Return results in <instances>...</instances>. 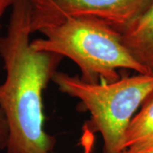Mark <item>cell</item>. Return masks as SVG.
<instances>
[{
	"label": "cell",
	"mask_w": 153,
	"mask_h": 153,
	"mask_svg": "<svg viewBox=\"0 0 153 153\" xmlns=\"http://www.w3.org/2000/svg\"><path fill=\"white\" fill-rule=\"evenodd\" d=\"M32 31L44 36L31 41L33 49L69 58L78 66L85 82H115L121 77L119 69L148 73L123 44L120 33L96 18L32 9Z\"/></svg>",
	"instance_id": "cell-2"
},
{
	"label": "cell",
	"mask_w": 153,
	"mask_h": 153,
	"mask_svg": "<svg viewBox=\"0 0 153 153\" xmlns=\"http://www.w3.org/2000/svg\"><path fill=\"white\" fill-rule=\"evenodd\" d=\"M15 0H0V29L2 27V23H1V20L2 17L4 15L6 10L13 5Z\"/></svg>",
	"instance_id": "cell-8"
},
{
	"label": "cell",
	"mask_w": 153,
	"mask_h": 153,
	"mask_svg": "<svg viewBox=\"0 0 153 153\" xmlns=\"http://www.w3.org/2000/svg\"><path fill=\"white\" fill-rule=\"evenodd\" d=\"M32 5L15 0L0 57L5 78L0 83V109L8 127L6 153H58L56 139L44 130L43 94L63 56L31 46Z\"/></svg>",
	"instance_id": "cell-1"
},
{
	"label": "cell",
	"mask_w": 153,
	"mask_h": 153,
	"mask_svg": "<svg viewBox=\"0 0 153 153\" xmlns=\"http://www.w3.org/2000/svg\"><path fill=\"white\" fill-rule=\"evenodd\" d=\"M153 147V94L144 102L129 123L124 137V151L138 152Z\"/></svg>",
	"instance_id": "cell-6"
},
{
	"label": "cell",
	"mask_w": 153,
	"mask_h": 153,
	"mask_svg": "<svg viewBox=\"0 0 153 153\" xmlns=\"http://www.w3.org/2000/svg\"><path fill=\"white\" fill-rule=\"evenodd\" d=\"M52 82L59 90L77 99L91 116V125L103 139L104 153H123L129 123L153 94V74L137 73L111 82H88L56 71Z\"/></svg>",
	"instance_id": "cell-3"
},
{
	"label": "cell",
	"mask_w": 153,
	"mask_h": 153,
	"mask_svg": "<svg viewBox=\"0 0 153 153\" xmlns=\"http://www.w3.org/2000/svg\"><path fill=\"white\" fill-rule=\"evenodd\" d=\"M8 140V127L2 110L0 109V150H5Z\"/></svg>",
	"instance_id": "cell-7"
},
{
	"label": "cell",
	"mask_w": 153,
	"mask_h": 153,
	"mask_svg": "<svg viewBox=\"0 0 153 153\" xmlns=\"http://www.w3.org/2000/svg\"><path fill=\"white\" fill-rule=\"evenodd\" d=\"M122 42L148 73L153 74V4L140 18L119 33Z\"/></svg>",
	"instance_id": "cell-5"
},
{
	"label": "cell",
	"mask_w": 153,
	"mask_h": 153,
	"mask_svg": "<svg viewBox=\"0 0 153 153\" xmlns=\"http://www.w3.org/2000/svg\"><path fill=\"white\" fill-rule=\"evenodd\" d=\"M123 153H153V147L143 151H138V152H128V151H124Z\"/></svg>",
	"instance_id": "cell-9"
},
{
	"label": "cell",
	"mask_w": 153,
	"mask_h": 153,
	"mask_svg": "<svg viewBox=\"0 0 153 153\" xmlns=\"http://www.w3.org/2000/svg\"><path fill=\"white\" fill-rule=\"evenodd\" d=\"M34 10L88 16L107 23L118 33L128 27L153 4V0H29Z\"/></svg>",
	"instance_id": "cell-4"
}]
</instances>
